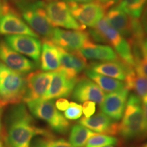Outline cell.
<instances>
[{
    "mask_svg": "<svg viewBox=\"0 0 147 147\" xmlns=\"http://www.w3.org/2000/svg\"><path fill=\"white\" fill-rule=\"evenodd\" d=\"M3 3H4V1H3L2 0H0V16H1V14L3 13Z\"/></svg>",
    "mask_w": 147,
    "mask_h": 147,
    "instance_id": "obj_37",
    "label": "cell"
},
{
    "mask_svg": "<svg viewBox=\"0 0 147 147\" xmlns=\"http://www.w3.org/2000/svg\"><path fill=\"white\" fill-rule=\"evenodd\" d=\"M5 42L13 50L39 62L41 55L42 42L38 38L27 35H12L5 37Z\"/></svg>",
    "mask_w": 147,
    "mask_h": 147,
    "instance_id": "obj_12",
    "label": "cell"
},
{
    "mask_svg": "<svg viewBox=\"0 0 147 147\" xmlns=\"http://www.w3.org/2000/svg\"><path fill=\"white\" fill-rule=\"evenodd\" d=\"M63 1H65V2H74V3H88V2H91V1H95V0H63Z\"/></svg>",
    "mask_w": 147,
    "mask_h": 147,
    "instance_id": "obj_34",
    "label": "cell"
},
{
    "mask_svg": "<svg viewBox=\"0 0 147 147\" xmlns=\"http://www.w3.org/2000/svg\"><path fill=\"white\" fill-rule=\"evenodd\" d=\"M140 147H147V143H146V144H144L143 145H142Z\"/></svg>",
    "mask_w": 147,
    "mask_h": 147,
    "instance_id": "obj_41",
    "label": "cell"
},
{
    "mask_svg": "<svg viewBox=\"0 0 147 147\" xmlns=\"http://www.w3.org/2000/svg\"><path fill=\"white\" fill-rule=\"evenodd\" d=\"M0 60L12 70L21 74H27L36 68L34 62L15 51L5 42H0Z\"/></svg>",
    "mask_w": 147,
    "mask_h": 147,
    "instance_id": "obj_13",
    "label": "cell"
},
{
    "mask_svg": "<svg viewBox=\"0 0 147 147\" xmlns=\"http://www.w3.org/2000/svg\"><path fill=\"white\" fill-rule=\"evenodd\" d=\"M43 137L35 140L31 144V147H74L63 138H55L53 136Z\"/></svg>",
    "mask_w": 147,
    "mask_h": 147,
    "instance_id": "obj_27",
    "label": "cell"
},
{
    "mask_svg": "<svg viewBox=\"0 0 147 147\" xmlns=\"http://www.w3.org/2000/svg\"><path fill=\"white\" fill-rule=\"evenodd\" d=\"M50 1H51V0H50Z\"/></svg>",
    "mask_w": 147,
    "mask_h": 147,
    "instance_id": "obj_44",
    "label": "cell"
},
{
    "mask_svg": "<svg viewBox=\"0 0 147 147\" xmlns=\"http://www.w3.org/2000/svg\"><path fill=\"white\" fill-rule=\"evenodd\" d=\"M60 53L59 70L67 77L76 78L77 76L87 67V61L79 51H67L59 48Z\"/></svg>",
    "mask_w": 147,
    "mask_h": 147,
    "instance_id": "obj_17",
    "label": "cell"
},
{
    "mask_svg": "<svg viewBox=\"0 0 147 147\" xmlns=\"http://www.w3.org/2000/svg\"><path fill=\"white\" fill-rule=\"evenodd\" d=\"M144 46L145 49H146V51L147 52V38L144 39Z\"/></svg>",
    "mask_w": 147,
    "mask_h": 147,
    "instance_id": "obj_38",
    "label": "cell"
},
{
    "mask_svg": "<svg viewBox=\"0 0 147 147\" xmlns=\"http://www.w3.org/2000/svg\"><path fill=\"white\" fill-rule=\"evenodd\" d=\"M78 80V78H71L59 70L53 71V78L49 89L42 100H54L70 96Z\"/></svg>",
    "mask_w": 147,
    "mask_h": 147,
    "instance_id": "obj_15",
    "label": "cell"
},
{
    "mask_svg": "<svg viewBox=\"0 0 147 147\" xmlns=\"http://www.w3.org/2000/svg\"><path fill=\"white\" fill-rule=\"evenodd\" d=\"M68 3L71 12L75 19L83 27L93 28L105 16L108 5L97 1L88 3Z\"/></svg>",
    "mask_w": 147,
    "mask_h": 147,
    "instance_id": "obj_8",
    "label": "cell"
},
{
    "mask_svg": "<svg viewBox=\"0 0 147 147\" xmlns=\"http://www.w3.org/2000/svg\"><path fill=\"white\" fill-rule=\"evenodd\" d=\"M96 134L86 127L76 124L71 129L69 137V143L74 147H84L90 138Z\"/></svg>",
    "mask_w": 147,
    "mask_h": 147,
    "instance_id": "obj_25",
    "label": "cell"
},
{
    "mask_svg": "<svg viewBox=\"0 0 147 147\" xmlns=\"http://www.w3.org/2000/svg\"><path fill=\"white\" fill-rule=\"evenodd\" d=\"M79 124L97 133L110 136L117 135L118 133L119 123L114 122V121L102 112L89 118L83 117L79 120Z\"/></svg>",
    "mask_w": 147,
    "mask_h": 147,
    "instance_id": "obj_18",
    "label": "cell"
},
{
    "mask_svg": "<svg viewBox=\"0 0 147 147\" xmlns=\"http://www.w3.org/2000/svg\"><path fill=\"white\" fill-rule=\"evenodd\" d=\"M82 106L76 102H69L68 108L64 111V117L69 121L77 120L82 116Z\"/></svg>",
    "mask_w": 147,
    "mask_h": 147,
    "instance_id": "obj_29",
    "label": "cell"
},
{
    "mask_svg": "<svg viewBox=\"0 0 147 147\" xmlns=\"http://www.w3.org/2000/svg\"><path fill=\"white\" fill-rule=\"evenodd\" d=\"M95 1H98V2L103 3V4H104V5H108V6H110V5L113 4V3H114L113 0H95Z\"/></svg>",
    "mask_w": 147,
    "mask_h": 147,
    "instance_id": "obj_36",
    "label": "cell"
},
{
    "mask_svg": "<svg viewBox=\"0 0 147 147\" xmlns=\"http://www.w3.org/2000/svg\"><path fill=\"white\" fill-rule=\"evenodd\" d=\"M118 133L125 140L145 137V119L141 100L135 94L128 97Z\"/></svg>",
    "mask_w": 147,
    "mask_h": 147,
    "instance_id": "obj_2",
    "label": "cell"
},
{
    "mask_svg": "<svg viewBox=\"0 0 147 147\" xmlns=\"http://www.w3.org/2000/svg\"><path fill=\"white\" fill-rule=\"evenodd\" d=\"M4 106H5V104H3L2 102H1V101H0V108H3Z\"/></svg>",
    "mask_w": 147,
    "mask_h": 147,
    "instance_id": "obj_39",
    "label": "cell"
},
{
    "mask_svg": "<svg viewBox=\"0 0 147 147\" xmlns=\"http://www.w3.org/2000/svg\"><path fill=\"white\" fill-rule=\"evenodd\" d=\"M40 67L44 71H56L60 67V53L58 47L49 40H44L40 55Z\"/></svg>",
    "mask_w": 147,
    "mask_h": 147,
    "instance_id": "obj_22",
    "label": "cell"
},
{
    "mask_svg": "<svg viewBox=\"0 0 147 147\" xmlns=\"http://www.w3.org/2000/svg\"><path fill=\"white\" fill-rule=\"evenodd\" d=\"M129 92L128 89L124 88L105 95L104 100L100 104L102 113L114 121L121 120L125 109Z\"/></svg>",
    "mask_w": 147,
    "mask_h": 147,
    "instance_id": "obj_14",
    "label": "cell"
},
{
    "mask_svg": "<svg viewBox=\"0 0 147 147\" xmlns=\"http://www.w3.org/2000/svg\"><path fill=\"white\" fill-rule=\"evenodd\" d=\"M143 113H144L145 125H146V129H145V137H147V96L141 100Z\"/></svg>",
    "mask_w": 147,
    "mask_h": 147,
    "instance_id": "obj_32",
    "label": "cell"
},
{
    "mask_svg": "<svg viewBox=\"0 0 147 147\" xmlns=\"http://www.w3.org/2000/svg\"><path fill=\"white\" fill-rule=\"evenodd\" d=\"M45 11L53 27H61L71 30H83L85 28L75 19L68 3L65 1L51 0L45 3Z\"/></svg>",
    "mask_w": 147,
    "mask_h": 147,
    "instance_id": "obj_7",
    "label": "cell"
},
{
    "mask_svg": "<svg viewBox=\"0 0 147 147\" xmlns=\"http://www.w3.org/2000/svg\"><path fill=\"white\" fill-rule=\"evenodd\" d=\"M110 26L123 37L131 40L132 36V17L127 14L119 6L113 7L105 16Z\"/></svg>",
    "mask_w": 147,
    "mask_h": 147,
    "instance_id": "obj_21",
    "label": "cell"
},
{
    "mask_svg": "<svg viewBox=\"0 0 147 147\" xmlns=\"http://www.w3.org/2000/svg\"><path fill=\"white\" fill-rule=\"evenodd\" d=\"M52 136L47 130L38 127L24 104H17L6 117V133L3 138L7 147H31L35 136Z\"/></svg>",
    "mask_w": 147,
    "mask_h": 147,
    "instance_id": "obj_1",
    "label": "cell"
},
{
    "mask_svg": "<svg viewBox=\"0 0 147 147\" xmlns=\"http://www.w3.org/2000/svg\"><path fill=\"white\" fill-rule=\"evenodd\" d=\"M104 96V91L99 86L85 76L78 78L72 91L74 100L81 103L91 101L100 104Z\"/></svg>",
    "mask_w": 147,
    "mask_h": 147,
    "instance_id": "obj_16",
    "label": "cell"
},
{
    "mask_svg": "<svg viewBox=\"0 0 147 147\" xmlns=\"http://www.w3.org/2000/svg\"><path fill=\"white\" fill-rule=\"evenodd\" d=\"M0 34L5 36L27 35L38 38V35L32 30L21 16L8 5L3 3V13L0 16Z\"/></svg>",
    "mask_w": 147,
    "mask_h": 147,
    "instance_id": "obj_10",
    "label": "cell"
},
{
    "mask_svg": "<svg viewBox=\"0 0 147 147\" xmlns=\"http://www.w3.org/2000/svg\"><path fill=\"white\" fill-rule=\"evenodd\" d=\"M3 108H0V137L2 136V116H3Z\"/></svg>",
    "mask_w": 147,
    "mask_h": 147,
    "instance_id": "obj_35",
    "label": "cell"
},
{
    "mask_svg": "<svg viewBox=\"0 0 147 147\" xmlns=\"http://www.w3.org/2000/svg\"><path fill=\"white\" fill-rule=\"evenodd\" d=\"M113 2H117V1H119V0H113Z\"/></svg>",
    "mask_w": 147,
    "mask_h": 147,
    "instance_id": "obj_42",
    "label": "cell"
},
{
    "mask_svg": "<svg viewBox=\"0 0 147 147\" xmlns=\"http://www.w3.org/2000/svg\"><path fill=\"white\" fill-rule=\"evenodd\" d=\"M118 142V140L113 136L108 134H100L93 136L87 141L85 147H103L106 146L115 145Z\"/></svg>",
    "mask_w": 147,
    "mask_h": 147,
    "instance_id": "obj_28",
    "label": "cell"
},
{
    "mask_svg": "<svg viewBox=\"0 0 147 147\" xmlns=\"http://www.w3.org/2000/svg\"><path fill=\"white\" fill-rule=\"evenodd\" d=\"M85 59L100 61L120 60L115 51L110 46L95 44L91 40L79 51Z\"/></svg>",
    "mask_w": 147,
    "mask_h": 147,
    "instance_id": "obj_20",
    "label": "cell"
},
{
    "mask_svg": "<svg viewBox=\"0 0 147 147\" xmlns=\"http://www.w3.org/2000/svg\"><path fill=\"white\" fill-rule=\"evenodd\" d=\"M29 110L36 118L45 121L51 129L59 134H65L68 131L69 121L57 109L53 100L40 99L27 102Z\"/></svg>",
    "mask_w": 147,
    "mask_h": 147,
    "instance_id": "obj_5",
    "label": "cell"
},
{
    "mask_svg": "<svg viewBox=\"0 0 147 147\" xmlns=\"http://www.w3.org/2000/svg\"><path fill=\"white\" fill-rule=\"evenodd\" d=\"M91 40L89 33L83 30L55 28L49 40L63 50L76 51H80Z\"/></svg>",
    "mask_w": 147,
    "mask_h": 147,
    "instance_id": "obj_9",
    "label": "cell"
},
{
    "mask_svg": "<svg viewBox=\"0 0 147 147\" xmlns=\"http://www.w3.org/2000/svg\"><path fill=\"white\" fill-rule=\"evenodd\" d=\"M82 110L83 112L84 117L89 118L93 115H94L95 112V103L91 101H87L83 103L82 106Z\"/></svg>",
    "mask_w": 147,
    "mask_h": 147,
    "instance_id": "obj_30",
    "label": "cell"
},
{
    "mask_svg": "<svg viewBox=\"0 0 147 147\" xmlns=\"http://www.w3.org/2000/svg\"><path fill=\"white\" fill-rule=\"evenodd\" d=\"M26 80L23 74L12 70L0 61V101L5 105L23 101Z\"/></svg>",
    "mask_w": 147,
    "mask_h": 147,
    "instance_id": "obj_4",
    "label": "cell"
},
{
    "mask_svg": "<svg viewBox=\"0 0 147 147\" xmlns=\"http://www.w3.org/2000/svg\"><path fill=\"white\" fill-rule=\"evenodd\" d=\"M124 83L125 87L133 90L140 100L147 96V76L136 65L127 73Z\"/></svg>",
    "mask_w": 147,
    "mask_h": 147,
    "instance_id": "obj_23",
    "label": "cell"
},
{
    "mask_svg": "<svg viewBox=\"0 0 147 147\" xmlns=\"http://www.w3.org/2000/svg\"><path fill=\"white\" fill-rule=\"evenodd\" d=\"M55 106L57 109L59 111H65V110L68 108L69 102L65 98H59L55 102Z\"/></svg>",
    "mask_w": 147,
    "mask_h": 147,
    "instance_id": "obj_31",
    "label": "cell"
},
{
    "mask_svg": "<svg viewBox=\"0 0 147 147\" xmlns=\"http://www.w3.org/2000/svg\"><path fill=\"white\" fill-rule=\"evenodd\" d=\"M45 3L40 0L34 1L17 0L16 1L24 21L37 34L50 40L55 28L47 17Z\"/></svg>",
    "mask_w": 147,
    "mask_h": 147,
    "instance_id": "obj_3",
    "label": "cell"
},
{
    "mask_svg": "<svg viewBox=\"0 0 147 147\" xmlns=\"http://www.w3.org/2000/svg\"><path fill=\"white\" fill-rule=\"evenodd\" d=\"M103 147H113V146H103Z\"/></svg>",
    "mask_w": 147,
    "mask_h": 147,
    "instance_id": "obj_43",
    "label": "cell"
},
{
    "mask_svg": "<svg viewBox=\"0 0 147 147\" xmlns=\"http://www.w3.org/2000/svg\"><path fill=\"white\" fill-rule=\"evenodd\" d=\"M142 12L143 14L142 16V20H141V23H142L145 33L147 34V3L145 5Z\"/></svg>",
    "mask_w": 147,
    "mask_h": 147,
    "instance_id": "obj_33",
    "label": "cell"
},
{
    "mask_svg": "<svg viewBox=\"0 0 147 147\" xmlns=\"http://www.w3.org/2000/svg\"><path fill=\"white\" fill-rule=\"evenodd\" d=\"M52 71H32L25 78L26 90L23 101L25 103L40 100L45 96L53 78Z\"/></svg>",
    "mask_w": 147,
    "mask_h": 147,
    "instance_id": "obj_11",
    "label": "cell"
},
{
    "mask_svg": "<svg viewBox=\"0 0 147 147\" xmlns=\"http://www.w3.org/2000/svg\"><path fill=\"white\" fill-rule=\"evenodd\" d=\"M85 73L88 78L96 83L103 91L112 93L125 88L124 82L117 79L100 74L89 69H86Z\"/></svg>",
    "mask_w": 147,
    "mask_h": 147,
    "instance_id": "obj_24",
    "label": "cell"
},
{
    "mask_svg": "<svg viewBox=\"0 0 147 147\" xmlns=\"http://www.w3.org/2000/svg\"><path fill=\"white\" fill-rule=\"evenodd\" d=\"M134 67L127 65L121 59L115 61L95 62L90 64L87 69L97 74L119 80H125L127 73Z\"/></svg>",
    "mask_w": 147,
    "mask_h": 147,
    "instance_id": "obj_19",
    "label": "cell"
},
{
    "mask_svg": "<svg viewBox=\"0 0 147 147\" xmlns=\"http://www.w3.org/2000/svg\"><path fill=\"white\" fill-rule=\"evenodd\" d=\"M147 3V0H121L118 6L131 17L139 18Z\"/></svg>",
    "mask_w": 147,
    "mask_h": 147,
    "instance_id": "obj_26",
    "label": "cell"
},
{
    "mask_svg": "<svg viewBox=\"0 0 147 147\" xmlns=\"http://www.w3.org/2000/svg\"><path fill=\"white\" fill-rule=\"evenodd\" d=\"M0 147H5L4 145H3V142H2V141H1V138H0Z\"/></svg>",
    "mask_w": 147,
    "mask_h": 147,
    "instance_id": "obj_40",
    "label": "cell"
},
{
    "mask_svg": "<svg viewBox=\"0 0 147 147\" xmlns=\"http://www.w3.org/2000/svg\"><path fill=\"white\" fill-rule=\"evenodd\" d=\"M93 28L100 33L105 42H108L111 45L110 47L115 51L119 59L125 64L131 67L135 66L131 44L110 26L105 17L103 18Z\"/></svg>",
    "mask_w": 147,
    "mask_h": 147,
    "instance_id": "obj_6",
    "label": "cell"
}]
</instances>
